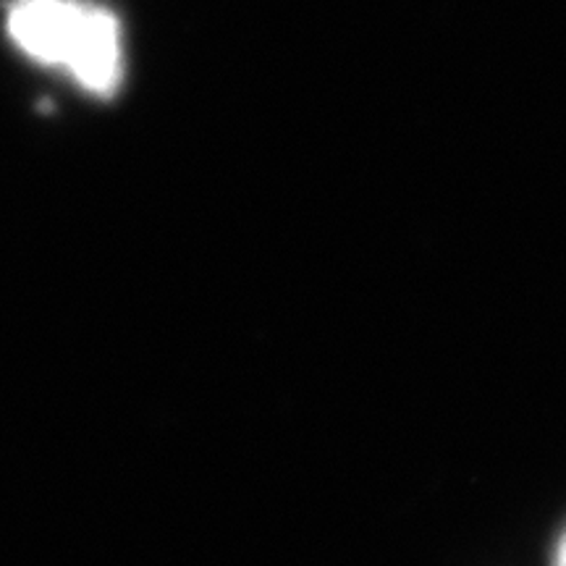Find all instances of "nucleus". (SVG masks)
Returning a JSON list of instances; mask_svg holds the SVG:
<instances>
[{
  "mask_svg": "<svg viewBox=\"0 0 566 566\" xmlns=\"http://www.w3.org/2000/svg\"><path fill=\"white\" fill-rule=\"evenodd\" d=\"M6 27L21 53L63 69L92 95L111 97L122 87V24L103 6L84 0H13Z\"/></svg>",
  "mask_w": 566,
  "mask_h": 566,
  "instance_id": "1",
  "label": "nucleus"
},
{
  "mask_svg": "<svg viewBox=\"0 0 566 566\" xmlns=\"http://www.w3.org/2000/svg\"><path fill=\"white\" fill-rule=\"evenodd\" d=\"M556 566H566V537H564L562 548H558V558H556Z\"/></svg>",
  "mask_w": 566,
  "mask_h": 566,
  "instance_id": "2",
  "label": "nucleus"
}]
</instances>
